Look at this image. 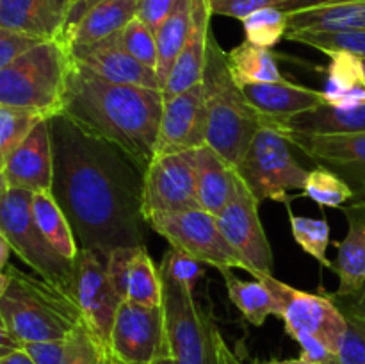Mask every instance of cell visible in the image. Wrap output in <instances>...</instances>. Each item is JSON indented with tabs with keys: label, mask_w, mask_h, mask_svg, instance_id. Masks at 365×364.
Returning <instances> with one entry per match:
<instances>
[{
	"label": "cell",
	"mask_w": 365,
	"mask_h": 364,
	"mask_svg": "<svg viewBox=\"0 0 365 364\" xmlns=\"http://www.w3.org/2000/svg\"><path fill=\"white\" fill-rule=\"evenodd\" d=\"M159 270L164 278H171L173 282L180 284L182 288L195 291L200 278L205 273V264L171 246L164 253L163 261L159 264Z\"/></svg>",
	"instance_id": "obj_39"
},
{
	"label": "cell",
	"mask_w": 365,
	"mask_h": 364,
	"mask_svg": "<svg viewBox=\"0 0 365 364\" xmlns=\"http://www.w3.org/2000/svg\"><path fill=\"white\" fill-rule=\"evenodd\" d=\"M125 300L145 307L164 305V280L146 246H139L130 261Z\"/></svg>",
	"instance_id": "obj_29"
},
{
	"label": "cell",
	"mask_w": 365,
	"mask_h": 364,
	"mask_svg": "<svg viewBox=\"0 0 365 364\" xmlns=\"http://www.w3.org/2000/svg\"><path fill=\"white\" fill-rule=\"evenodd\" d=\"M34 193L25 189H0V234L9 241L13 253L41 278L70 295L75 278V261L61 256L32 214Z\"/></svg>",
	"instance_id": "obj_6"
},
{
	"label": "cell",
	"mask_w": 365,
	"mask_h": 364,
	"mask_svg": "<svg viewBox=\"0 0 365 364\" xmlns=\"http://www.w3.org/2000/svg\"><path fill=\"white\" fill-rule=\"evenodd\" d=\"M71 54L75 63L82 64L109 82L163 89L155 71L139 63L125 50L120 32L93 45L71 46Z\"/></svg>",
	"instance_id": "obj_17"
},
{
	"label": "cell",
	"mask_w": 365,
	"mask_h": 364,
	"mask_svg": "<svg viewBox=\"0 0 365 364\" xmlns=\"http://www.w3.org/2000/svg\"><path fill=\"white\" fill-rule=\"evenodd\" d=\"M24 350L34 359L36 364H63L66 357V339L25 343Z\"/></svg>",
	"instance_id": "obj_45"
},
{
	"label": "cell",
	"mask_w": 365,
	"mask_h": 364,
	"mask_svg": "<svg viewBox=\"0 0 365 364\" xmlns=\"http://www.w3.org/2000/svg\"><path fill=\"white\" fill-rule=\"evenodd\" d=\"M138 248L139 246H121V248L113 250V252L106 257L107 273H109L110 282H113L114 288H116V291L120 293L123 300L125 293H127L128 268H130V261Z\"/></svg>",
	"instance_id": "obj_42"
},
{
	"label": "cell",
	"mask_w": 365,
	"mask_h": 364,
	"mask_svg": "<svg viewBox=\"0 0 365 364\" xmlns=\"http://www.w3.org/2000/svg\"><path fill=\"white\" fill-rule=\"evenodd\" d=\"M217 348H220V363L221 364H245L237 355L234 353V350L228 346V343L225 341L223 335L220 334V339H217Z\"/></svg>",
	"instance_id": "obj_50"
},
{
	"label": "cell",
	"mask_w": 365,
	"mask_h": 364,
	"mask_svg": "<svg viewBox=\"0 0 365 364\" xmlns=\"http://www.w3.org/2000/svg\"><path fill=\"white\" fill-rule=\"evenodd\" d=\"M209 113L205 103L203 82L164 100L160 118L157 156L187 152L207 145Z\"/></svg>",
	"instance_id": "obj_15"
},
{
	"label": "cell",
	"mask_w": 365,
	"mask_h": 364,
	"mask_svg": "<svg viewBox=\"0 0 365 364\" xmlns=\"http://www.w3.org/2000/svg\"><path fill=\"white\" fill-rule=\"evenodd\" d=\"M285 39L316 49L323 54L348 52L365 59V31H296Z\"/></svg>",
	"instance_id": "obj_33"
},
{
	"label": "cell",
	"mask_w": 365,
	"mask_h": 364,
	"mask_svg": "<svg viewBox=\"0 0 365 364\" xmlns=\"http://www.w3.org/2000/svg\"><path fill=\"white\" fill-rule=\"evenodd\" d=\"M228 66L239 86L267 84L284 79L273 52L253 45L248 39L228 52Z\"/></svg>",
	"instance_id": "obj_28"
},
{
	"label": "cell",
	"mask_w": 365,
	"mask_h": 364,
	"mask_svg": "<svg viewBox=\"0 0 365 364\" xmlns=\"http://www.w3.org/2000/svg\"><path fill=\"white\" fill-rule=\"evenodd\" d=\"M253 364H312L310 360H307L305 357L299 355L298 359H271V360H259V363Z\"/></svg>",
	"instance_id": "obj_53"
},
{
	"label": "cell",
	"mask_w": 365,
	"mask_h": 364,
	"mask_svg": "<svg viewBox=\"0 0 365 364\" xmlns=\"http://www.w3.org/2000/svg\"><path fill=\"white\" fill-rule=\"evenodd\" d=\"M48 118L38 111L0 106V163L6 161L43 120Z\"/></svg>",
	"instance_id": "obj_32"
},
{
	"label": "cell",
	"mask_w": 365,
	"mask_h": 364,
	"mask_svg": "<svg viewBox=\"0 0 365 364\" xmlns=\"http://www.w3.org/2000/svg\"><path fill=\"white\" fill-rule=\"evenodd\" d=\"M259 203L260 200L239 177L235 196L217 216L225 238L252 264L255 278L259 275H273V248L260 221Z\"/></svg>",
	"instance_id": "obj_13"
},
{
	"label": "cell",
	"mask_w": 365,
	"mask_h": 364,
	"mask_svg": "<svg viewBox=\"0 0 365 364\" xmlns=\"http://www.w3.org/2000/svg\"><path fill=\"white\" fill-rule=\"evenodd\" d=\"M242 27L250 43L271 50L287 36L289 14L280 7L267 6L245 18Z\"/></svg>",
	"instance_id": "obj_34"
},
{
	"label": "cell",
	"mask_w": 365,
	"mask_h": 364,
	"mask_svg": "<svg viewBox=\"0 0 365 364\" xmlns=\"http://www.w3.org/2000/svg\"><path fill=\"white\" fill-rule=\"evenodd\" d=\"M46 2H48L50 6L53 7V9L59 11L61 14H64V18H66L68 7H70V2H71V0H46Z\"/></svg>",
	"instance_id": "obj_55"
},
{
	"label": "cell",
	"mask_w": 365,
	"mask_h": 364,
	"mask_svg": "<svg viewBox=\"0 0 365 364\" xmlns=\"http://www.w3.org/2000/svg\"><path fill=\"white\" fill-rule=\"evenodd\" d=\"M73 54L63 39H48L0 68V106L56 116L63 107Z\"/></svg>",
	"instance_id": "obj_5"
},
{
	"label": "cell",
	"mask_w": 365,
	"mask_h": 364,
	"mask_svg": "<svg viewBox=\"0 0 365 364\" xmlns=\"http://www.w3.org/2000/svg\"><path fill=\"white\" fill-rule=\"evenodd\" d=\"M191 20L192 0H177L173 13L170 14V18L164 21V25L157 32V46H159L157 77H159L163 91L175 64H177V59L180 57L182 49L187 41L189 31H191Z\"/></svg>",
	"instance_id": "obj_27"
},
{
	"label": "cell",
	"mask_w": 365,
	"mask_h": 364,
	"mask_svg": "<svg viewBox=\"0 0 365 364\" xmlns=\"http://www.w3.org/2000/svg\"><path fill=\"white\" fill-rule=\"evenodd\" d=\"M82 321L66 291L11 264L0 270V323L24 343L63 341Z\"/></svg>",
	"instance_id": "obj_3"
},
{
	"label": "cell",
	"mask_w": 365,
	"mask_h": 364,
	"mask_svg": "<svg viewBox=\"0 0 365 364\" xmlns=\"http://www.w3.org/2000/svg\"><path fill=\"white\" fill-rule=\"evenodd\" d=\"M50 127L52 193L73 227L78 246L106 257L121 246H146L145 173L138 164L63 114L50 118Z\"/></svg>",
	"instance_id": "obj_1"
},
{
	"label": "cell",
	"mask_w": 365,
	"mask_h": 364,
	"mask_svg": "<svg viewBox=\"0 0 365 364\" xmlns=\"http://www.w3.org/2000/svg\"><path fill=\"white\" fill-rule=\"evenodd\" d=\"M339 2V0H277V7L285 11L287 14L296 13V11L314 9V7L328 6V4Z\"/></svg>",
	"instance_id": "obj_48"
},
{
	"label": "cell",
	"mask_w": 365,
	"mask_h": 364,
	"mask_svg": "<svg viewBox=\"0 0 365 364\" xmlns=\"http://www.w3.org/2000/svg\"><path fill=\"white\" fill-rule=\"evenodd\" d=\"M24 346L25 343L16 334H13L6 325L0 323V357L7 355L11 352H16V350H21Z\"/></svg>",
	"instance_id": "obj_49"
},
{
	"label": "cell",
	"mask_w": 365,
	"mask_h": 364,
	"mask_svg": "<svg viewBox=\"0 0 365 364\" xmlns=\"http://www.w3.org/2000/svg\"><path fill=\"white\" fill-rule=\"evenodd\" d=\"M177 0H138V11L135 16L145 21L153 32H159L164 21L173 13V7Z\"/></svg>",
	"instance_id": "obj_44"
},
{
	"label": "cell",
	"mask_w": 365,
	"mask_h": 364,
	"mask_svg": "<svg viewBox=\"0 0 365 364\" xmlns=\"http://www.w3.org/2000/svg\"><path fill=\"white\" fill-rule=\"evenodd\" d=\"M330 64H328L327 86L323 95L327 103H334L342 93L349 89L365 88V68L364 59L348 52H331L328 54Z\"/></svg>",
	"instance_id": "obj_31"
},
{
	"label": "cell",
	"mask_w": 365,
	"mask_h": 364,
	"mask_svg": "<svg viewBox=\"0 0 365 364\" xmlns=\"http://www.w3.org/2000/svg\"><path fill=\"white\" fill-rule=\"evenodd\" d=\"M150 228L163 236L173 248L192 259L214 266L221 273L245 270L255 275L252 264L225 238L217 218L205 211H189L178 214H157L148 220Z\"/></svg>",
	"instance_id": "obj_9"
},
{
	"label": "cell",
	"mask_w": 365,
	"mask_h": 364,
	"mask_svg": "<svg viewBox=\"0 0 365 364\" xmlns=\"http://www.w3.org/2000/svg\"><path fill=\"white\" fill-rule=\"evenodd\" d=\"M0 27L43 39H61L64 14L53 9L46 0H0Z\"/></svg>",
	"instance_id": "obj_24"
},
{
	"label": "cell",
	"mask_w": 365,
	"mask_h": 364,
	"mask_svg": "<svg viewBox=\"0 0 365 364\" xmlns=\"http://www.w3.org/2000/svg\"><path fill=\"white\" fill-rule=\"evenodd\" d=\"M107 364H123V363H121V360L118 359V357L114 355V353L110 352V348H109V350H107ZM155 364H177V363H175L173 357H168V359L159 360V363H155Z\"/></svg>",
	"instance_id": "obj_54"
},
{
	"label": "cell",
	"mask_w": 365,
	"mask_h": 364,
	"mask_svg": "<svg viewBox=\"0 0 365 364\" xmlns=\"http://www.w3.org/2000/svg\"><path fill=\"white\" fill-rule=\"evenodd\" d=\"M109 348L123 364H155L173 357L164 307L123 300L114 318Z\"/></svg>",
	"instance_id": "obj_11"
},
{
	"label": "cell",
	"mask_w": 365,
	"mask_h": 364,
	"mask_svg": "<svg viewBox=\"0 0 365 364\" xmlns=\"http://www.w3.org/2000/svg\"><path fill=\"white\" fill-rule=\"evenodd\" d=\"M212 16L210 0H192L191 31H189L187 41L182 49L180 57L177 59V64L164 86V98H171L203 81L209 39L212 34L210 31V18Z\"/></svg>",
	"instance_id": "obj_19"
},
{
	"label": "cell",
	"mask_w": 365,
	"mask_h": 364,
	"mask_svg": "<svg viewBox=\"0 0 365 364\" xmlns=\"http://www.w3.org/2000/svg\"><path fill=\"white\" fill-rule=\"evenodd\" d=\"M71 2H73V0H71ZM71 2H70V4H71Z\"/></svg>",
	"instance_id": "obj_57"
},
{
	"label": "cell",
	"mask_w": 365,
	"mask_h": 364,
	"mask_svg": "<svg viewBox=\"0 0 365 364\" xmlns=\"http://www.w3.org/2000/svg\"><path fill=\"white\" fill-rule=\"evenodd\" d=\"M205 103L209 113L207 145L212 146L232 166H237L262 120L235 82L228 66V52L221 49L214 32L209 39L205 74Z\"/></svg>",
	"instance_id": "obj_4"
},
{
	"label": "cell",
	"mask_w": 365,
	"mask_h": 364,
	"mask_svg": "<svg viewBox=\"0 0 365 364\" xmlns=\"http://www.w3.org/2000/svg\"><path fill=\"white\" fill-rule=\"evenodd\" d=\"M334 300H341V309L344 310L346 316H351L355 320L362 321L365 325V289L362 293H359L353 298H334Z\"/></svg>",
	"instance_id": "obj_47"
},
{
	"label": "cell",
	"mask_w": 365,
	"mask_h": 364,
	"mask_svg": "<svg viewBox=\"0 0 365 364\" xmlns=\"http://www.w3.org/2000/svg\"><path fill=\"white\" fill-rule=\"evenodd\" d=\"M257 278L273 293L277 303L274 316L284 321L285 332L294 341L314 338L334 353L339 352L348 332V316L334 298L296 289L274 275H259Z\"/></svg>",
	"instance_id": "obj_8"
},
{
	"label": "cell",
	"mask_w": 365,
	"mask_h": 364,
	"mask_svg": "<svg viewBox=\"0 0 365 364\" xmlns=\"http://www.w3.org/2000/svg\"><path fill=\"white\" fill-rule=\"evenodd\" d=\"M282 132L307 136H346L365 132V103L355 107H337L323 103L319 107L296 114L278 125Z\"/></svg>",
	"instance_id": "obj_22"
},
{
	"label": "cell",
	"mask_w": 365,
	"mask_h": 364,
	"mask_svg": "<svg viewBox=\"0 0 365 364\" xmlns=\"http://www.w3.org/2000/svg\"><path fill=\"white\" fill-rule=\"evenodd\" d=\"M289 214H291V231L292 236H294V241L310 257L319 261L324 268H330L331 261L327 256L328 245L331 243L330 223L327 220H323V218L316 220V218L294 216L292 213Z\"/></svg>",
	"instance_id": "obj_36"
},
{
	"label": "cell",
	"mask_w": 365,
	"mask_h": 364,
	"mask_svg": "<svg viewBox=\"0 0 365 364\" xmlns=\"http://www.w3.org/2000/svg\"><path fill=\"white\" fill-rule=\"evenodd\" d=\"M364 68H365V59H364Z\"/></svg>",
	"instance_id": "obj_56"
},
{
	"label": "cell",
	"mask_w": 365,
	"mask_h": 364,
	"mask_svg": "<svg viewBox=\"0 0 365 364\" xmlns=\"http://www.w3.org/2000/svg\"><path fill=\"white\" fill-rule=\"evenodd\" d=\"M302 195L319 206L334 207V209H342L353 200L351 188L337 173L321 166L309 171Z\"/></svg>",
	"instance_id": "obj_35"
},
{
	"label": "cell",
	"mask_w": 365,
	"mask_h": 364,
	"mask_svg": "<svg viewBox=\"0 0 365 364\" xmlns=\"http://www.w3.org/2000/svg\"><path fill=\"white\" fill-rule=\"evenodd\" d=\"M121 45L125 46L132 57L143 63L145 66L152 68L157 74L159 66V46H157V34L138 16L125 25L123 31H120Z\"/></svg>",
	"instance_id": "obj_37"
},
{
	"label": "cell",
	"mask_w": 365,
	"mask_h": 364,
	"mask_svg": "<svg viewBox=\"0 0 365 364\" xmlns=\"http://www.w3.org/2000/svg\"><path fill=\"white\" fill-rule=\"evenodd\" d=\"M32 214H34L36 223L41 228L50 245L66 259H77L78 252H81L77 236H75L70 220H68L63 207L59 206L52 191L34 193V196H32Z\"/></svg>",
	"instance_id": "obj_26"
},
{
	"label": "cell",
	"mask_w": 365,
	"mask_h": 364,
	"mask_svg": "<svg viewBox=\"0 0 365 364\" xmlns=\"http://www.w3.org/2000/svg\"><path fill=\"white\" fill-rule=\"evenodd\" d=\"M100 0H73V2L70 4V7H68V13H66V18H64V29H63V41L66 43V36L68 32L71 31V29L75 27V25L78 24V21L82 20V16H84L86 13H88L89 9H91L93 6H96Z\"/></svg>",
	"instance_id": "obj_46"
},
{
	"label": "cell",
	"mask_w": 365,
	"mask_h": 364,
	"mask_svg": "<svg viewBox=\"0 0 365 364\" xmlns=\"http://www.w3.org/2000/svg\"><path fill=\"white\" fill-rule=\"evenodd\" d=\"M135 11L138 0H100L68 32L66 43L70 46H86L110 38L134 20Z\"/></svg>",
	"instance_id": "obj_23"
},
{
	"label": "cell",
	"mask_w": 365,
	"mask_h": 364,
	"mask_svg": "<svg viewBox=\"0 0 365 364\" xmlns=\"http://www.w3.org/2000/svg\"><path fill=\"white\" fill-rule=\"evenodd\" d=\"M11 253H13V248H11L9 241H7V239L0 234V270H4V268L9 264Z\"/></svg>",
	"instance_id": "obj_52"
},
{
	"label": "cell",
	"mask_w": 365,
	"mask_h": 364,
	"mask_svg": "<svg viewBox=\"0 0 365 364\" xmlns=\"http://www.w3.org/2000/svg\"><path fill=\"white\" fill-rule=\"evenodd\" d=\"M53 188V143L50 118L0 163V189L48 193Z\"/></svg>",
	"instance_id": "obj_16"
},
{
	"label": "cell",
	"mask_w": 365,
	"mask_h": 364,
	"mask_svg": "<svg viewBox=\"0 0 365 364\" xmlns=\"http://www.w3.org/2000/svg\"><path fill=\"white\" fill-rule=\"evenodd\" d=\"M365 31V0H339L289 14V32Z\"/></svg>",
	"instance_id": "obj_25"
},
{
	"label": "cell",
	"mask_w": 365,
	"mask_h": 364,
	"mask_svg": "<svg viewBox=\"0 0 365 364\" xmlns=\"http://www.w3.org/2000/svg\"><path fill=\"white\" fill-rule=\"evenodd\" d=\"M291 146L280 128L262 125L235 166L239 177L260 202L289 203L292 191L305 189L310 170L296 161Z\"/></svg>",
	"instance_id": "obj_7"
},
{
	"label": "cell",
	"mask_w": 365,
	"mask_h": 364,
	"mask_svg": "<svg viewBox=\"0 0 365 364\" xmlns=\"http://www.w3.org/2000/svg\"><path fill=\"white\" fill-rule=\"evenodd\" d=\"M225 285H227L228 298L232 300L239 313L255 327H262L264 321L274 314L277 303H274L273 293L259 278L255 280H242L232 271L223 273Z\"/></svg>",
	"instance_id": "obj_30"
},
{
	"label": "cell",
	"mask_w": 365,
	"mask_h": 364,
	"mask_svg": "<svg viewBox=\"0 0 365 364\" xmlns=\"http://www.w3.org/2000/svg\"><path fill=\"white\" fill-rule=\"evenodd\" d=\"M284 134L317 166L337 173L351 188V206H365V132L346 136Z\"/></svg>",
	"instance_id": "obj_14"
},
{
	"label": "cell",
	"mask_w": 365,
	"mask_h": 364,
	"mask_svg": "<svg viewBox=\"0 0 365 364\" xmlns=\"http://www.w3.org/2000/svg\"><path fill=\"white\" fill-rule=\"evenodd\" d=\"M203 211L196 186V150L157 156L145 173L143 213L146 223L157 214Z\"/></svg>",
	"instance_id": "obj_10"
},
{
	"label": "cell",
	"mask_w": 365,
	"mask_h": 364,
	"mask_svg": "<svg viewBox=\"0 0 365 364\" xmlns=\"http://www.w3.org/2000/svg\"><path fill=\"white\" fill-rule=\"evenodd\" d=\"M348 220V234L337 243V257L330 270L339 277L334 298H353L365 289V206L342 207Z\"/></svg>",
	"instance_id": "obj_20"
},
{
	"label": "cell",
	"mask_w": 365,
	"mask_h": 364,
	"mask_svg": "<svg viewBox=\"0 0 365 364\" xmlns=\"http://www.w3.org/2000/svg\"><path fill=\"white\" fill-rule=\"evenodd\" d=\"M107 350L95 332L82 321L66 339V357L63 364H106Z\"/></svg>",
	"instance_id": "obj_38"
},
{
	"label": "cell",
	"mask_w": 365,
	"mask_h": 364,
	"mask_svg": "<svg viewBox=\"0 0 365 364\" xmlns=\"http://www.w3.org/2000/svg\"><path fill=\"white\" fill-rule=\"evenodd\" d=\"M242 91L262 123L269 127H278L296 114L327 103L323 91L294 84L285 79L267 84L242 86Z\"/></svg>",
	"instance_id": "obj_18"
},
{
	"label": "cell",
	"mask_w": 365,
	"mask_h": 364,
	"mask_svg": "<svg viewBox=\"0 0 365 364\" xmlns=\"http://www.w3.org/2000/svg\"><path fill=\"white\" fill-rule=\"evenodd\" d=\"M330 364H365V325L362 321L348 316V332Z\"/></svg>",
	"instance_id": "obj_40"
},
{
	"label": "cell",
	"mask_w": 365,
	"mask_h": 364,
	"mask_svg": "<svg viewBox=\"0 0 365 364\" xmlns=\"http://www.w3.org/2000/svg\"><path fill=\"white\" fill-rule=\"evenodd\" d=\"M43 41H48V39L27 34V32L0 27V68L11 64L13 61H16L18 57L27 54L29 50L41 45Z\"/></svg>",
	"instance_id": "obj_41"
},
{
	"label": "cell",
	"mask_w": 365,
	"mask_h": 364,
	"mask_svg": "<svg viewBox=\"0 0 365 364\" xmlns=\"http://www.w3.org/2000/svg\"><path fill=\"white\" fill-rule=\"evenodd\" d=\"M70 296L81 309L88 327L103 345L109 346L114 318L123 298L110 282L103 253L81 248L75 259V278Z\"/></svg>",
	"instance_id": "obj_12"
},
{
	"label": "cell",
	"mask_w": 365,
	"mask_h": 364,
	"mask_svg": "<svg viewBox=\"0 0 365 364\" xmlns=\"http://www.w3.org/2000/svg\"><path fill=\"white\" fill-rule=\"evenodd\" d=\"M0 364H36L34 359L25 352L24 348L16 350V352H11L7 355L0 357Z\"/></svg>",
	"instance_id": "obj_51"
},
{
	"label": "cell",
	"mask_w": 365,
	"mask_h": 364,
	"mask_svg": "<svg viewBox=\"0 0 365 364\" xmlns=\"http://www.w3.org/2000/svg\"><path fill=\"white\" fill-rule=\"evenodd\" d=\"M237 170L212 146L196 148V186L202 209L212 216L232 202L237 191Z\"/></svg>",
	"instance_id": "obj_21"
},
{
	"label": "cell",
	"mask_w": 365,
	"mask_h": 364,
	"mask_svg": "<svg viewBox=\"0 0 365 364\" xmlns=\"http://www.w3.org/2000/svg\"><path fill=\"white\" fill-rule=\"evenodd\" d=\"M267 6H277V0H210L212 14L235 18L241 21Z\"/></svg>",
	"instance_id": "obj_43"
},
{
	"label": "cell",
	"mask_w": 365,
	"mask_h": 364,
	"mask_svg": "<svg viewBox=\"0 0 365 364\" xmlns=\"http://www.w3.org/2000/svg\"><path fill=\"white\" fill-rule=\"evenodd\" d=\"M164 100L163 89L109 82L73 59L59 114L118 146L146 173L155 159Z\"/></svg>",
	"instance_id": "obj_2"
}]
</instances>
